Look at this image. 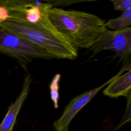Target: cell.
Wrapping results in <instances>:
<instances>
[{
	"label": "cell",
	"mask_w": 131,
	"mask_h": 131,
	"mask_svg": "<svg viewBox=\"0 0 131 131\" xmlns=\"http://www.w3.org/2000/svg\"><path fill=\"white\" fill-rule=\"evenodd\" d=\"M130 63L123 66L120 71L113 77L112 80L103 91V94L111 98L127 97L131 94Z\"/></svg>",
	"instance_id": "obj_6"
},
{
	"label": "cell",
	"mask_w": 131,
	"mask_h": 131,
	"mask_svg": "<svg viewBox=\"0 0 131 131\" xmlns=\"http://www.w3.org/2000/svg\"><path fill=\"white\" fill-rule=\"evenodd\" d=\"M127 99L126 110L121 122L116 128V130L120 128L125 123L129 122L131 120V94L126 97Z\"/></svg>",
	"instance_id": "obj_10"
},
{
	"label": "cell",
	"mask_w": 131,
	"mask_h": 131,
	"mask_svg": "<svg viewBox=\"0 0 131 131\" xmlns=\"http://www.w3.org/2000/svg\"><path fill=\"white\" fill-rule=\"evenodd\" d=\"M26 69V68H25ZM26 70L21 91L15 101L11 104L8 111L0 124V131H12L16 122V118L23 104L27 98L30 90V84L32 78L31 74Z\"/></svg>",
	"instance_id": "obj_7"
},
{
	"label": "cell",
	"mask_w": 131,
	"mask_h": 131,
	"mask_svg": "<svg viewBox=\"0 0 131 131\" xmlns=\"http://www.w3.org/2000/svg\"><path fill=\"white\" fill-rule=\"evenodd\" d=\"M113 79V77L101 85L78 95L73 98L64 107V111L61 117L56 120L53 126L56 131H67L70 123L79 112L105 86H106Z\"/></svg>",
	"instance_id": "obj_5"
},
{
	"label": "cell",
	"mask_w": 131,
	"mask_h": 131,
	"mask_svg": "<svg viewBox=\"0 0 131 131\" xmlns=\"http://www.w3.org/2000/svg\"><path fill=\"white\" fill-rule=\"evenodd\" d=\"M61 75L56 74L53 78L52 81L49 84L50 90L51 98L53 102L55 108L58 107V99H59V83Z\"/></svg>",
	"instance_id": "obj_9"
},
{
	"label": "cell",
	"mask_w": 131,
	"mask_h": 131,
	"mask_svg": "<svg viewBox=\"0 0 131 131\" xmlns=\"http://www.w3.org/2000/svg\"><path fill=\"white\" fill-rule=\"evenodd\" d=\"M0 52L16 59L23 67L35 58H55L42 48L0 27Z\"/></svg>",
	"instance_id": "obj_3"
},
{
	"label": "cell",
	"mask_w": 131,
	"mask_h": 131,
	"mask_svg": "<svg viewBox=\"0 0 131 131\" xmlns=\"http://www.w3.org/2000/svg\"><path fill=\"white\" fill-rule=\"evenodd\" d=\"M6 1H0V23L7 19L9 16V10L6 5Z\"/></svg>",
	"instance_id": "obj_12"
},
{
	"label": "cell",
	"mask_w": 131,
	"mask_h": 131,
	"mask_svg": "<svg viewBox=\"0 0 131 131\" xmlns=\"http://www.w3.org/2000/svg\"><path fill=\"white\" fill-rule=\"evenodd\" d=\"M0 27L42 48L55 58L77 57V50L55 29L49 14L32 22L7 19L0 23Z\"/></svg>",
	"instance_id": "obj_1"
},
{
	"label": "cell",
	"mask_w": 131,
	"mask_h": 131,
	"mask_svg": "<svg viewBox=\"0 0 131 131\" xmlns=\"http://www.w3.org/2000/svg\"><path fill=\"white\" fill-rule=\"evenodd\" d=\"M49 19L55 29L76 49H90L106 27L98 16L77 10L53 7Z\"/></svg>",
	"instance_id": "obj_2"
},
{
	"label": "cell",
	"mask_w": 131,
	"mask_h": 131,
	"mask_svg": "<svg viewBox=\"0 0 131 131\" xmlns=\"http://www.w3.org/2000/svg\"><path fill=\"white\" fill-rule=\"evenodd\" d=\"M114 9L117 11H122L124 12L131 9L130 0H111Z\"/></svg>",
	"instance_id": "obj_11"
},
{
	"label": "cell",
	"mask_w": 131,
	"mask_h": 131,
	"mask_svg": "<svg viewBox=\"0 0 131 131\" xmlns=\"http://www.w3.org/2000/svg\"><path fill=\"white\" fill-rule=\"evenodd\" d=\"M94 54L103 50H111L120 60L127 64L131 55V27L121 31H112L107 28L103 31L90 48Z\"/></svg>",
	"instance_id": "obj_4"
},
{
	"label": "cell",
	"mask_w": 131,
	"mask_h": 131,
	"mask_svg": "<svg viewBox=\"0 0 131 131\" xmlns=\"http://www.w3.org/2000/svg\"><path fill=\"white\" fill-rule=\"evenodd\" d=\"M131 25V9H128L121 14L116 18L110 19L105 23V26L114 31H121L130 27Z\"/></svg>",
	"instance_id": "obj_8"
}]
</instances>
